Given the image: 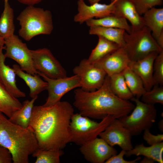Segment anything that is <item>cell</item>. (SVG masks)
Returning a JSON list of instances; mask_svg holds the SVG:
<instances>
[{
  "label": "cell",
  "instance_id": "obj_25",
  "mask_svg": "<svg viewBox=\"0 0 163 163\" xmlns=\"http://www.w3.org/2000/svg\"><path fill=\"white\" fill-rule=\"evenodd\" d=\"M98 37L97 43L91 51L88 58L87 59L89 62L92 64L121 47L115 43L101 36Z\"/></svg>",
  "mask_w": 163,
  "mask_h": 163
},
{
  "label": "cell",
  "instance_id": "obj_27",
  "mask_svg": "<svg viewBox=\"0 0 163 163\" xmlns=\"http://www.w3.org/2000/svg\"><path fill=\"white\" fill-rule=\"evenodd\" d=\"M15 26L13 9L8 2H4V8L0 18V37L4 39L14 34Z\"/></svg>",
  "mask_w": 163,
  "mask_h": 163
},
{
  "label": "cell",
  "instance_id": "obj_16",
  "mask_svg": "<svg viewBox=\"0 0 163 163\" xmlns=\"http://www.w3.org/2000/svg\"><path fill=\"white\" fill-rule=\"evenodd\" d=\"M158 53L156 52H152L140 60L130 61L128 65L140 77L146 91L150 90L155 85L153 77V64Z\"/></svg>",
  "mask_w": 163,
  "mask_h": 163
},
{
  "label": "cell",
  "instance_id": "obj_29",
  "mask_svg": "<svg viewBox=\"0 0 163 163\" xmlns=\"http://www.w3.org/2000/svg\"><path fill=\"white\" fill-rule=\"evenodd\" d=\"M122 72L133 96L139 99L146 91L142 80L129 66Z\"/></svg>",
  "mask_w": 163,
  "mask_h": 163
},
{
  "label": "cell",
  "instance_id": "obj_19",
  "mask_svg": "<svg viewBox=\"0 0 163 163\" xmlns=\"http://www.w3.org/2000/svg\"><path fill=\"white\" fill-rule=\"evenodd\" d=\"M0 49V79L8 92L16 98L26 97L25 93L21 91L16 83V75L13 69L5 64L6 57Z\"/></svg>",
  "mask_w": 163,
  "mask_h": 163
},
{
  "label": "cell",
  "instance_id": "obj_11",
  "mask_svg": "<svg viewBox=\"0 0 163 163\" xmlns=\"http://www.w3.org/2000/svg\"><path fill=\"white\" fill-rule=\"evenodd\" d=\"M38 74L48 84L46 90L48 92V96L46 102L43 105L44 106L51 105L60 101L62 97L67 93L81 86L80 78L76 75L71 77L53 79L39 72Z\"/></svg>",
  "mask_w": 163,
  "mask_h": 163
},
{
  "label": "cell",
  "instance_id": "obj_34",
  "mask_svg": "<svg viewBox=\"0 0 163 163\" xmlns=\"http://www.w3.org/2000/svg\"><path fill=\"white\" fill-rule=\"evenodd\" d=\"M149 129H148L144 131L143 138L147 144L152 145L162 142L163 141L162 134L153 135L151 133Z\"/></svg>",
  "mask_w": 163,
  "mask_h": 163
},
{
  "label": "cell",
  "instance_id": "obj_15",
  "mask_svg": "<svg viewBox=\"0 0 163 163\" xmlns=\"http://www.w3.org/2000/svg\"><path fill=\"white\" fill-rule=\"evenodd\" d=\"M130 61L124 48L120 47L93 64L102 69L110 76L122 72Z\"/></svg>",
  "mask_w": 163,
  "mask_h": 163
},
{
  "label": "cell",
  "instance_id": "obj_42",
  "mask_svg": "<svg viewBox=\"0 0 163 163\" xmlns=\"http://www.w3.org/2000/svg\"><path fill=\"white\" fill-rule=\"evenodd\" d=\"M8 0H4V2H8Z\"/></svg>",
  "mask_w": 163,
  "mask_h": 163
},
{
  "label": "cell",
  "instance_id": "obj_24",
  "mask_svg": "<svg viewBox=\"0 0 163 163\" xmlns=\"http://www.w3.org/2000/svg\"><path fill=\"white\" fill-rule=\"evenodd\" d=\"M22 107V104L8 92L0 79V112L9 118Z\"/></svg>",
  "mask_w": 163,
  "mask_h": 163
},
{
  "label": "cell",
  "instance_id": "obj_39",
  "mask_svg": "<svg viewBox=\"0 0 163 163\" xmlns=\"http://www.w3.org/2000/svg\"><path fill=\"white\" fill-rule=\"evenodd\" d=\"M5 40L4 39L0 37V49H4L5 46Z\"/></svg>",
  "mask_w": 163,
  "mask_h": 163
},
{
  "label": "cell",
  "instance_id": "obj_31",
  "mask_svg": "<svg viewBox=\"0 0 163 163\" xmlns=\"http://www.w3.org/2000/svg\"><path fill=\"white\" fill-rule=\"evenodd\" d=\"M141 101L150 105L156 103L163 104V87L155 84L152 88L146 92L142 96Z\"/></svg>",
  "mask_w": 163,
  "mask_h": 163
},
{
  "label": "cell",
  "instance_id": "obj_12",
  "mask_svg": "<svg viewBox=\"0 0 163 163\" xmlns=\"http://www.w3.org/2000/svg\"><path fill=\"white\" fill-rule=\"evenodd\" d=\"M98 136L111 146L117 145L126 151L133 148L131 134L118 119H113Z\"/></svg>",
  "mask_w": 163,
  "mask_h": 163
},
{
  "label": "cell",
  "instance_id": "obj_20",
  "mask_svg": "<svg viewBox=\"0 0 163 163\" xmlns=\"http://www.w3.org/2000/svg\"><path fill=\"white\" fill-rule=\"evenodd\" d=\"M12 68L16 75L23 79L29 87L30 97L33 98L38 96L41 92L46 90L47 82L43 80L38 74L32 75L25 72L21 69L18 64L13 65Z\"/></svg>",
  "mask_w": 163,
  "mask_h": 163
},
{
  "label": "cell",
  "instance_id": "obj_41",
  "mask_svg": "<svg viewBox=\"0 0 163 163\" xmlns=\"http://www.w3.org/2000/svg\"><path fill=\"white\" fill-rule=\"evenodd\" d=\"M91 4H93L96 2H98L100 1L101 0H88Z\"/></svg>",
  "mask_w": 163,
  "mask_h": 163
},
{
  "label": "cell",
  "instance_id": "obj_38",
  "mask_svg": "<svg viewBox=\"0 0 163 163\" xmlns=\"http://www.w3.org/2000/svg\"><path fill=\"white\" fill-rule=\"evenodd\" d=\"M155 161L152 159L146 157H144V158L140 161L141 163H154Z\"/></svg>",
  "mask_w": 163,
  "mask_h": 163
},
{
  "label": "cell",
  "instance_id": "obj_14",
  "mask_svg": "<svg viewBox=\"0 0 163 163\" xmlns=\"http://www.w3.org/2000/svg\"><path fill=\"white\" fill-rule=\"evenodd\" d=\"M114 2V0H111L110 3L108 5L96 2L88 5L84 1L78 0V12L74 16V21L82 24L94 18H100L113 14Z\"/></svg>",
  "mask_w": 163,
  "mask_h": 163
},
{
  "label": "cell",
  "instance_id": "obj_35",
  "mask_svg": "<svg viewBox=\"0 0 163 163\" xmlns=\"http://www.w3.org/2000/svg\"><path fill=\"white\" fill-rule=\"evenodd\" d=\"M126 153V151L122 150L118 154H116L112 156L106 160L105 163H136L137 161L141 159L139 156L134 160L130 161L125 160L123 157Z\"/></svg>",
  "mask_w": 163,
  "mask_h": 163
},
{
  "label": "cell",
  "instance_id": "obj_10",
  "mask_svg": "<svg viewBox=\"0 0 163 163\" xmlns=\"http://www.w3.org/2000/svg\"><path fill=\"white\" fill-rule=\"evenodd\" d=\"M73 72L80 78L81 88L88 91H94L101 88L107 75L103 69L89 62L87 59L82 60L73 68Z\"/></svg>",
  "mask_w": 163,
  "mask_h": 163
},
{
  "label": "cell",
  "instance_id": "obj_28",
  "mask_svg": "<svg viewBox=\"0 0 163 163\" xmlns=\"http://www.w3.org/2000/svg\"><path fill=\"white\" fill-rule=\"evenodd\" d=\"M109 77L110 87L114 94L124 100L128 101L134 97L126 83L122 72Z\"/></svg>",
  "mask_w": 163,
  "mask_h": 163
},
{
  "label": "cell",
  "instance_id": "obj_5",
  "mask_svg": "<svg viewBox=\"0 0 163 163\" xmlns=\"http://www.w3.org/2000/svg\"><path fill=\"white\" fill-rule=\"evenodd\" d=\"M124 39L125 45L123 48L131 61L140 60L152 52L159 53L163 50L152 36L150 30L145 26L130 33L125 31Z\"/></svg>",
  "mask_w": 163,
  "mask_h": 163
},
{
  "label": "cell",
  "instance_id": "obj_13",
  "mask_svg": "<svg viewBox=\"0 0 163 163\" xmlns=\"http://www.w3.org/2000/svg\"><path fill=\"white\" fill-rule=\"evenodd\" d=\"M79 150L86 160L92 163H103L117 154L116 149L97 137L80 146Z\"/></svg>",
  "mask_w": 163,
  "mask_h": 163
},
{
  "label": "cell",
  "instance_id": "obj_18",
  "mask_svg": "<svg viewBox=\"0 0 163 163\" xmlns=\"http://www.w3.org/2000/svg\"><path fill=\"white\" fill-rule=\"evenodd\" d=\"M143 15L145 26L150 30L158 45L163 49V8L153 7Z\"/></svg>",
  "mask_w": 163,
  "mask_h": 163
},
{
  "label": "cell",
  "instance_id": "obj_26",
  "mask_svg": "<svg viewBox=\"0 0 163 163\" xmlns=\"http://www.w3.org/2000/svg\"><path fill=\"white\" fill-rule=\"evenodd\" d=\"M38 96L30 101H24L22 104V107L15 111L8 120L12 123L22 127L28 128L29 124L32 109L34 103Z\"/></svg>",
  "mask_w": 163,
  "mask_h": 163
},
{
  "label": "cell",
  "instance_id": "obj_37",
  "mask_svg": "<svg viewBox=\"0 0 163 163\" xmlns=\"http://www.w3.org/2000/svg\"><path fill=\"white\" fill-rule=\"evenodd\" d=\"M18 2L22 4L28 6H34L38 4L44 0H17Z\"/></svg>",
  "mask_w": 163,
  "mask_h": 163
},
{
  "label": "cell",
  "instance_id": "obj_17",
  "mask_svg": "<svg viewBox=\"0 0 163 163\" xmlns=\"http://www.w3.org/2000/svg\"><path fill=\"white\" fill-rule=\"evenodd\" d=\"M113 14L125 18L130 22L132 31L145 26L142 16L138 13L132 0H114Z\"/></svg>",
  "mask_w": 163,
  "mask_h": 163
},
{
  "label": "cell",
  "instance_id": "obj_3",
  "mask_svg": "<svg viewBox=\"0 0 163 163\" xmlns=\"http://www.w3.org/2000/svg\"><path fill=\"white\" fill-rule=\"evenodd\" d=\"M0 145L8 150L14 163H28L29 155L38 149L37 139L30 128L12 123L1 112Z\"/></svg>",
  "mask_w": 163,
  "mask_h": 163
},
{
  "label": "cell",
  "instance_id": "obj_44",
  "mask_svg": "<svg viewBox=\"0 0 163 163\" xmlns=\"http://www.w3.org/2000/svg\"></svg>",
  "mask_w": 163,
  "mask_h": 163
},
{
  "label": "cell",
  "instance_id": "obj_6",
  "mask_svg": "<svg viewBox=\"0 0 163 163\" xmlns=\"http://www.w3.org/2000/svg\"><path fill=\"white\" fill-rule=\"evenodd\" d=\"M115 118L113 116L108 115L98 123L79 113H74L70 123L71 142L80 146L94 139Z\"/></svg>",
  "mask_w": 163,
  "mask_h": 163
},
{
  "label": "cell",
  "instance_id": "obj_4",
  "mask_svg": "<svg viewBox=\"0 0 163 163\" xmlns=\"http://www.w3.org/2000/svg\"><path fill=\"white\" fill-rule=\"evenodd\" d=\"M17 19L21 26L19 35L26 41L40 34L49 35L53 29L51 11L43 8L28 6Z\"/></svg>",
  "mask_w": 163,
  "mask_h": 163
},
{
  "label": "cell",
  "instance_id": "obj_23",
  "mask_svg": "<svg viewBox=\"0 0 163 163\" xmlns=\"http://www.w3.org/2000/svg\"><path fill=\"white\" fill-rule=\"evenodd\" d=\"M125 31L120 28L93 26L90 27L89 32L91 35L101 36L115 43L120 47H124L125 45L124 39Z\"/></svg>",
  "mask_w": 163,
  "mask_h": 163
},
{
  "label": "cell",
  "instance_id": "obj_32",
  "mask_svg": "<svg viewBox=\"0 0 163 163\" xmlns=\"http://www.w3.org/2000/svg\"><path fill=\"white\" fill-rule=\"evenodd\" d=\"M153 77L155 84L163 85V50L156 56L153 64Z\"/></svg>",
  "mask_w": 163,
  "mask_h": 163
},
{
  "label": "cell",
  "instance_id": "obj_7",
  "mask_svg": "<svg viewBox=\"0 0 163 163\" xmlns=\"http://www.w3.org/2000/svg\"><path fill=\"white\" fill-rule=\"evenodd\" d=\"M136 106L129 115L123 116L118 119L132 136L138 135L146 129H150L155 122L157 111L154 105L145 103L139 99L134 97L131 99Z\"/></svg>",
  "mask_w": 163,
  "mask_h": 163
},
{
  "label": "cell",
  "instance_id": "obj_36",
  "mask_svg": "<svg viewBox=\"0 0 163 163\" xmlns=\"http://www.w3.org/2000/svg\"><path fill=\"white\" fill-rule=\"evenodd\" d=\"M11 155L8 150L0 145V163H11Z\"/></svg>",
  "mask_w": 163,
  "mask_h": 163
},
{
  "label": "cell",
  "instance_id": "obj_22",
  "mask_svg": "<svg viewBox=\"0 0 163 163\" xmlns=\"http://www.w3.org/2000/svg\"><path fill=\"white\" fill-rule=\"evenodd\" d=\"M163 142L149 146L143 144L136 145L131 150L126 151L125 155L129 157L133 155H143L151 158L159 163H163Z\"/></svg>",
  "mask_w": 163,
  "mask_h": 163
},
{
  "label": "cell",
  "instance_id": "obj_8",
  "mask_svg": "<svg viewBox=\"0 0 163 163\" xmlns=\"http://www.w3.org/2000/svg\"><path fill=\"white\" fill-rule=\"evenodd\" d=\"M4 40L5 57L15 61L24 71L32 75L38 74L33 65L30 50L26 44L14 34Z\"/></svg>",
  "mask_w": 163,
  "mask_h": 163
},
{
  "label": "cell",
  "instance_id": "obj_9",
  "mask_svg": "<svg viewBox=\"0 0 163 163\" xmlns=\"http://www.w3.org/2000/svg\"><path fill=\"white\" fill-rule=\"evenodd\" d=\"M30 52L34 66L38 72L53 79L67 76L66 70L48 49L30 50Z\"/></svg>",
  "mask_w": 163,
  "mask_h": 163
},
{
  "label": "cell",
  "instance_id": "obj_33",
  "mask_svg": "<svg viewBox=\"0 0 163 163\" xmlns=\"http://www.w3.org/2000/svg\"><path fill=\"white\" fill-rule=\"evenodd\" d=\"M139 14L142 15L149 9L161 5L163 0H132Z\"/></svg>",
  "mask_w": 163,
  "mask_h": 163
},
{
  "label": "cell",
  "instance_id": "obj_1",
  "mask_svg": "<svg viewBox=\"0 0 163 163\" xmlns=\"http://www.w3.org/2000/svg\"><path fill=\"white\" fill-rule=\"evenodd\" d=\"M74 111L66 101L47 106H34L28 127L35 134L38 149L62 150L71 142L70 123Z\"/></svg>",
  "mask_w": 163,
  "mask_h": 163
},
{
  "label": "cell",
  "instance_id": "obj_2",
  "mask_svg": "<svg viewBox=\"0 0 163 163\" xmlns=\"http://www.w3.org/2000/svg\"><path fill=\"white\" fill-rule=\"evenodd\" d=\"M74 93L73 105L80 114L89 118L102 120L110 115L118 119L128 115L135 107L128 101L122 100L113 93L107 75L99 89L88 91L78 88Z\"/></svg>",
  "mask_w": 163,
  "mask_h": 163
},
{
  "label": "cell",
  "instance_id": "obj_43",
  "mask_svg": "<svg viewBox=\"0 0 163 163\" xmlns=\"http://www.w3.org/2000/svg\"><path fill=\"white\" fill-rule=\"evenodd\" d=\"M82 0V1H84L85 0Z\"/></svg>",
  "mask_w": 163,
  "mask_h": 163
},
{
  "label": "cell",
  "instance_id": "obj_40",
  "mask_svg": "<svg viewBox=\"0 0 163 163\" xmlns=\"http://www.w3.org/2000/svg\"><path fill=\"white\" fill-rule=\"evenodd\" d=\"M163 120H161L158 123V127L159 129L162 132L163 130Z\"/></svg>",
  "mask_w": 163,
  "mask_h": 163
},
{
  "label": "cell",
  "instance_id": "obj_30",
  "mask_svg": "<svg viewBox=\"0 0 163 163\" xmlns=\"http://www.w3.org/2000/svg\"><path fill=\"white\" fill-rule=\"evenodd\" d=\"M63 154L62 150H43L38 149L32 154L36 158L35 163H59Z\"/></svg>",
  "mask_w": 163,
  "mask_h": 163
},
{
  "label": "cell",
  "instance_id": "obj_21",
  "mask_svg": "<svg viewBox=\"0 0 163 163\" xmlns=\"http://www.w3.org/2000/svg\"><path fill=\"white\" fill-rule=\"evenodd\" d=\"M87 26L120 28L125 30L128 33L132 31V28L125 18L112 14L105 17L98 19L92 18L85 22Z\"/></svg>",
  "mask_w": 163,
  "mask_h": 163
}]
</instances>
